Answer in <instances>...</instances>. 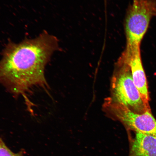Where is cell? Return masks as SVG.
Masks as SVG:
<instances>
[{"mask_svg": "<svg viewBox=\"0 0 156 156\" xmlns=\"http://www.w3.org/2000/svg\"><path fill=\"white\" fill-rule=\"evenodd\" d=\"M58 49V39L46 31L18 44L9 41L0 60V84L14 96H22L26 101L27 94L36 88L47 91L45 69Z\"/></svg>", "mask_w": 156, "mask_h": 156, "instance_id": "obj_1", "label": "cell"}, {"mask_svg": "<svg viewBox=\"0 0 156 156\" xmlns=\"http://www.w3.org/2000/svg\"><path fill=\"white\" fill-rule=\"evenodd\" d=\"M110 92L111 98L134 112L142 114L151 110L134 82L130 68L119 59L111 79Z\"/></svg>", "mask_w": 156, "mask_h": 156, "instance_id": "obj_2", "label": "cell"}, {"mask_svg": "<svg viewBox=\"0 0 156 156\" xmlns=\"http://www.w3.org/2000/svg\"><path fill=\"white\" fill-rule=\"evenodd\" d=\"M156 15V0H133L125 21V50L140 48L151 19Z\"/></svg>", "mask_w": 156, "mask_h": 156, "instance_id": "obj_3", "label": "cell"}, {"mask_svg": "<svg viewBox=\"0 0 156 156\" xmlns=\"http://www.w3.org/2000/svg\"><path fill=\"white\" fill-rule=\"evenodd\" d=\"M102 110L108 118L121 123L128 132L156 136V120L151 110L134 112L108 97L105 99Z\"/></svg>", "mask_w": 156, "mask_h": 156, "instance_id": "obj_4", "label": "cell"}, {"mask_svg": "<svg viewBox=\"0 0 156 156\" xmlns=\"http://www.w3.org/2000/svg\"><path fill=\"white\" fill-rule=\"evenodd\" d=\"M118 59L129 67L134 83L144 101L149 105L150 98L147 80L142 63L140 48L131 51L124 50Z\"/></svg>", "mask_w": 156, "mask_h": 156, "instance_id": "obj_5", "label": "cell"}, {"mask_svg": "<svg viewBox=\"0 0 156 156\" xmlns=\"http://www.w3.org/2000/svg\"><path fill=\"white\" fill-rule=\"evenodd\" d=\"M134 133L129 136V156H156V136Z\"/></svg>", "mask_w": 156, "mask_h": 156, "instance_id": "obj_6", "label": "cell"}, {"mask_svg": "<svg viewBox=\"0 0 156 156\" xmlns=\"http://www.w3.org/2000/svg\"><path fill=\"white\" fill-rule=\"evenodd\" d=\"M25 154V151L23 150L17 153L12 151L0 136V156H24Z\"/></svg>", "mask_w": 156, "mask_h": 156, "instance_id": "obj_7", "label": "cell"}]
</instances>
